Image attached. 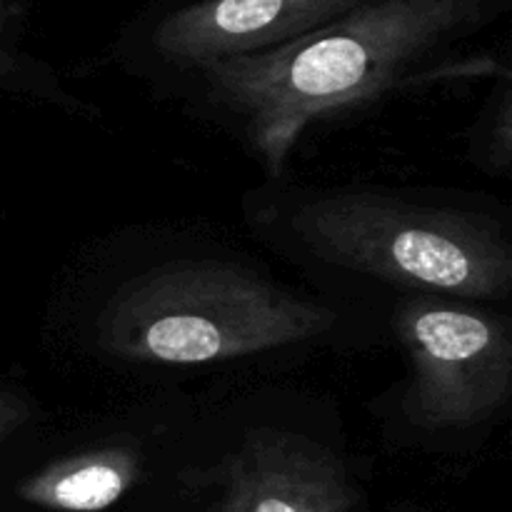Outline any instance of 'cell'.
Here are the masks:
<instances>
[{"mask_svg":"<svg viewBox=\"0 0 512 512\" xmlns=\"http://www.w3.org/2000/svg\"><path fill=\"white\" fill-rule=\"evenodd\" d=\"M483 8V0H368L293 43L198 70L278 175L308 125L413 83V70L478 25Z\"/></svg>","mask_w":512,"mask_h":512,"instance_id":"cell-1","label":"cell"},{"mask_svg":"<svg viewBox=\"0 0 512 512\" xmlns=\"http://www.w3.org/2000/svg\"><path fill=\"white\" fill-rule=\"evenodd\" d=\"M335 315L240 265L168 263L125 283L98 320L100 345L133 363L205 365L328 333Z\"/></svg>","mask_w":512,"mask_h":512,"instance_id":"cell-2","label":"cell"},{"mask_svg":"<svg viewBox=\"0 0 512 512\" xmlns=\"http://www.w3.org/2000/svg\"><path fill=\"white\" fill-rule=\"evenodd\" d=\"M290 225L325 263L420 295L500 300L510 293V243L480 215L373 190H328L305 198Z\"/></svg>","mask_w":512,"mask_h":512,"instance_id":"cell-3","label":"cell"},{"mask_svg":"<svg viewBox=\"0 0 512 512\" xmlns=\"http://www.w3.org/2000/svg\"><path fill=\"white\" fill-rule=\"evenodd\" d=\"M408 353L405 415L433 433L468 430L493 418L512 393V343L500 315L465 300L420 295L398 313Z\"/></svg>","mask_w":512,"mask_h":512,"instance_id":"cell-4","label":"cell"},{"mask_svg":"<svg viewBox=\"0 0 512 512\" xmlns=\"http://www.w3.org/2000/svg\"><path fill=\"white\" fill-rule=\"evenodd\" d=\"M213 512H350L343 463L303 435L255 430L215 470Z\"/></svg>","mask_w":512,"mask_h":512,"instance_id":"cell-5","label":"cell"},{"mask_svg":"<svg viewBox=\"0 0 512 512\" xmlns=\"http://www.w3.org/2000/svg\"><path fill=\"white\" fill-rule=\"evenodd\" d=\"M368 0H200L170 13L153 45L190 68L288 45L353 13Z\"/></svg>","mask_w":512,"mask_h":512,"instance_id":"cell-6","label":"cell"},{"mask_svg":"<svg viewBox=\"0 0 512 512\" xmlns=\"http://www.w3.org/2000/svg\"><path fill=\"white\" fill-rule=\"evenodd\" d=\"M140 478V455L128 445H103L53 460L18 485L30 505L58 512H100L118 503Z\"/></svg>","mask_w":512,"mask_h":512,"instance_id":"cell-7","label":"cell"},{"mask_svg":"<svg viewBox=\"0 0 512 512\" xmlns=\"http://www.w3.org/2000/svg\"><path fill=\"white\" fill-rule=\"evenodd\" d=\"M28 418V408L15 395L0 393V440L13 433Z\"/></svg>","mask_w":512,"mask_h":512,"instance_id":"cell-8","label":"cell"},{"mask_svg":"<svg viewBox=\"0 0 512 512\" xmlns=\"http://www.w3.org/2000/svg\"><path fill=\"white\" fill-rule=\"evenodd\" d=\"M10 75H15V63L10 60V55L0 53V80H8Z\"/></svg>","mask_w":512,"mask_h":512,"instance_id":"cell-9","label":"cell"},{"mask_svg":"<svg viewBox=\"0 0 512 512\" xmlns=\"http://www.w3.org/2000/svg\"><path fill=\"white\" fill-rule=\"evenodd\" d=\"M0 23H3V8H0Z\"/></svg>","mask_w":512,"mask_h":512,"instance_id":"cell-10","label":"cell"}]
</instances>
